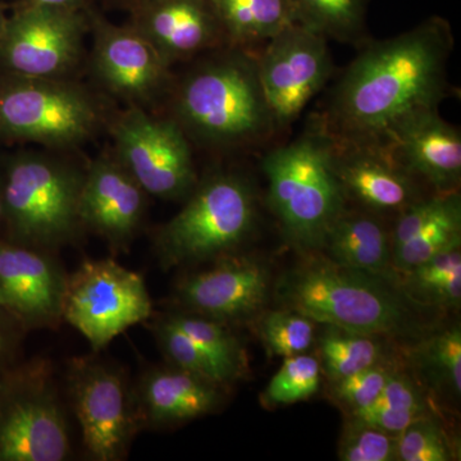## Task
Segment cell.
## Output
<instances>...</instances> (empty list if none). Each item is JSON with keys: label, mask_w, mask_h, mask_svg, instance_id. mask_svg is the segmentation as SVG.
<instances>
[{"label": "cell", "mask_w": 461, "mask_h": 461, "mask_svg": "<svg viewBox=\"0 0 461 461\" xmlns=\"http://www.w3.org/2000/svg\"><path fill=\"white\" fill-rule=\"evenodd\" d=\"M453 44L441 17L386 41H366L312 126L330 140L386 149L403 124L438 111L447 98Z\"/></svg>", "instance_id": "cell-1"}, {"label": "cell", "mask_w": 461, "mask_h": 461, "mask_svg": "<svg viewBox=\"0 0 461 461\" xmlns=\"http://www.w3.org/2000/svg\"><path fill=\"white\" fill-rule=\"evenodd\" d=\"M171 117L191 142L230 151L276 135L259 77L258 53L224 45L173 83Z\"/></svg>", "instance_id": "cell-2"}, {"label": "cell", "mask_w": 461, "mask_h": 461, "mask_svg": "<svg viewBox=\"0 0 461 461\" xmlns=\"http://www.w3.org/2000/svg\"><path fill=\"white\" fill-rule=\"evenodd\" d=\"M69 154L50 149L20 150L0 162L5 238L56 253L83 239L80 203L86 166Z\"/></svg>", "instance_id": "cell-3"}, {"label": "cell", "mask_w": 461, "mask_h": 461, "mask_svg": "<svg viewBox=\"0 0 461 461\" xmlns=\"http://www.w3.org/2000/svg\"><path fill=\"white\" fill-rule=\"evenodd\" d=\"M113 112L77 78L27 77L0 71V141L75 153Z\"/></svg>", "instance_id": "cell-4"}, {"label": "cell", "mask_w": 461, "mask_h": 461, "mask_svg": "<svg viewBox=\"0 0 461 461\" xmlns=\"http://www.w3.org/2000/svg\"><path fill=\"white\" fill-rule=\"evenodd\" d=\"M256 220L250 182L236 172L213 173L196 184L171 221L154 230V256L163 271L214 262L247 241Z\"/></svg>", "instance_id": "cell-5"}, {"label": "cell", "mask_w": 461, "mask_h": 461, "mask_svg": "<svg viewBox=\"0 0 461 461\" xmlns=\"http://www.w3.org/2000/svg\"><path fill=\"white\" fill-rule=\"evenodd\" d=\"M262 167L269 204L286 238L303 249L321 247L346 199L326 138L311 126L296 140L269 151Z\"/></svg>", "instance_id": "cell-6"}, {"label": "cell", "mask_w": 461, "mask_h": 461, "mask_svg": "<svg viewBox=\"0 0 461 461\" xmlns=\"http://www.w3.org/2000/svg\"><path fill=\"white\" fill-rule=\"evenodd\" d=\"M280 295L291 311L335 329L373 336L396 332L405 306L369 273L339 264H311L282 282Z\"/></svg>", "instance_id": "cell-7"}, {"label": "cell", "mask_w": 461, "mask_h": 461, "mask_svg": "<svg viewBox=\"0 0 461 461\" xmlns=\"http://www.w3.org/2000/svg\"><path fill=\"white\" fill-rule=\"evenodd\" d=\"M71 448L53 363L23 360L9 369L0 393V461H65Z\"/></svg>", "instance_id": "cell-8"}, {"label": "cell", "mask_w": 461, "mask_h": 461, "mask_svg": "<svg viewBox=\"0 0 461 461\" xmlns=\"http://www.w3.org/2000/svg\"><path fill=\"white\" fill-rule=\"evenodd\" d=\"M65 384L86 456L93 461L127 459L144 429L126 369L96 353L76 357L67 363Z\"/></svg>", "instance_id": "cell-9"}, {"label": "cell", "mask_w": 461, "mask_h": 461, "mask_svg": "<svg viewBox=\"0 0 461 461\" xmlns=\"http://www.w3.org/2000/svg\"><path fill=\"white\" fill-rule=\"evenodd\" d=\"M112 153L149 196L186 200L199 182L191 141L171 115L127 107L113 112L108 123Z\"/></svg>", "instance_id": "cell-10"}, {"label": "cell", "mask_w": 461, "mask_h": 461, "mask_svg": "<svg viewBox=\"0 0 461 461\" xmlns=\"http://www.w3.org/2000/svg\"><path fill=\"white\" fill-rule=\"evenodd\" d=\"M153 314L144 277L124 268L114 257L85 259L68 273L63 323L77 330L94 353L104 350L115 338L144 324Z\"/></svg>", "instance_id": "cell-11"}, {"label": "cell", "mask_w": 461, "mask_h": 461, "mask_svg": "<svg viewBox=\"0 0 461 461\" xmlns=\"http://www.w3.org/2000/svg\"><path fill=\"white\" fill-rule=\"evenodd\" d=\"M87 8L14 5L0 36V71L41 78H77L87 63Z\"/></svg>", "instance_id": "cell-12"}, {"label": "cell", "mask_w": 461, "mask_h": 461, "mask_svg": "<svg viewBox=\"0 0 461 461\" xmlns=\"http://www.w3.org/2000/svg\"><path fill=\"white\" fill-rule=\"evenodd\" d=\"M87 14L91 50L86 65L100 89L127 107L148 111L168 98L175 78L153 45L129 23L114 25L91 8Z\"/></svg>", "instance_id": "cell-13"}, {"label": "cell", "mask_w": 461, "mask_h": 461, "mask_svg": "<svg viewBox=\"0 0 461 461\" xmlns=\"http://www.w3.org/2000/svg\"><path fill=\"white\" fill-rule=\"evenodd\" d=\"M329 39L302 23H291L258 54L260 83L276 133L290 129L333 74Z\"/></svg>", "instance_id": "cell-14"}, {"label": "cell", "mask_w": 461, "mask_h": 461, "mask_svg": "<svg viewBox=\"0 0 461 461\" xmlns=\"http://www.w3.org/2000/svg\"><path fill=\"white\" fill-rule=\"evenodd\" d=\"M67 280L56 251L18 244L0 232V305L27 332L63 323Z\"/></svg>", "instance_id": "cell-15"}, {"label": "cell", "mask_w": 461, "mask_h": 461, "mask_svg": "<svg viewBox=\"0 0 461 461\" xmlns=\"http://www.w3.org/2000/svg\"><path fill=\"white\" fill-rule=\"evenodd\" d=\"M149 195L112 150L86 165L80 215L85 232L104 240L112 256L129 253L144 227Z\"/></svg>", "instance_id": "cell-16"}, {"label": "cell", "mask_w": 461, "mask_h": 461, "mask_svg": "<svg viewBox=\"0 0 461 461\" xmlns=\"http://www.w3.org/2000/svg\"><path fill=\"white\" fill-rule=\"evenodd\" d=\"M214 262L177 282L175 309L226 324L258 313L268 296V272L262 264L235 253Z\"/></svg>", "instance_id": "cell-17"}, {"label": "cell", "mask_w": 461, "mask_h": 461, "mask_svg": "<svg viewBox=\"0 0 461 461\" xmlns=\"http://www.w3.org/2000/svg\"><path fill=\"white\" fill-rule=\"evenodd\" d=\"M130 14L129 25L169 67L227 45L209 0H144Z\"/></svg>", "instance_id": "cell-18"}, {"label": "cell", "mask_w": 461, "mask_h": 461, "mask_svg": "<svg viewBox=\"0 0 461 461\" xmlns=\"http://www.w3.org/2000/svg\"><path fill=\"white\" fill-rule=\"evenodd\" d=\"M326 140L345 198L351 196L375 214L400 213L421 199L414 176L386 149Z\"/></svg>", "instance_id": "cell-19"}, {"label": "cell", "mask_w": 461, "mask_h": 461, "mask_svg": "<svg viewBox=\"0 0 461 461\" xmlns=\"http://www.w3.org/2000/svg\"><path fill=\"white\" fill-rule=\"evenodd\" d=\"M145 429H165L212 414L223 402L224 386L171 364L145 366L133 382Z\"/></svg>", "instance_id": "cell-20"}, {"label": "cell", "mask_w": 461, "mask_h": 461, "mask_svg": "<svg viewBox=\"0 0 461 461\" xmlns=\"http://www.w3.org/2000/svg\"><path fill=\"white\" fill-rule=\"evenodd\" d=\"M386 150L415 178L437 193L456 191L461 180V135L438 111L418 115L403 124Z\"/></svg>", "instance_id": "cell-21"}, {"label": "cell", "mask_w": 461, "mask_h": 461, "mask_svg": "<svg viewBox=\"0 0 461 461\" xmlns=\"http://www.w3.org/2000/svg\"><path fill=\"white\" fill-rule=\"evenodd\" d=\"M321 247L339 266L369 275L386 272L393 258L390 233L372 212H342Z\"/></svg>", "instance_id": "cell-22"}, {"label": "cell", "mask_w": 461, "mask_h": 461, "mask_svg": "<svg viewBox=\"0 0 461 461\" xmlns=\"http://www.w3.org/2000/svg\"><path fill=\"white\" fill-rule=\"evenodd\" d=\"M227 45L257 51L296 23L290 0H209Z\"/></svg>", "instance_id": "cell-23"}, {"label": "cell", "mask_w": 461, "mask_h": 461, "mask_svg": "<svg viewBox=\"0 0 461 461\" xmlns=\"http://www.w3.org/2000/svg\"><path fill=\"white\" fill-rule=\"evenodd\" d=\"M163 314L199 346L213 364L224 386L245 375L247 359L244 348L226 323L177 309Z\"/></svg>", "instance_id": "cell-24"}, {"label": "cell", "mask_w": 461, "mask_h": 461, "mask_svg": "<svg viewBox=\"0 0 461 461\" xmlns=\"http://www.w3.org/2000/svg\"><path fill=\"white\" fill-rule=\"evenodd\" d=\"M296 23L324 38L362 47L366 35L368 0H290Z\"/></svg>", "instance_id": "cell-25"}, {"label": "cell", "mask_w": 461, "mask_h": 461, "mask_svg": "<svg viewBox=\"0 0 461 461\" xmlns=\"http://www.w3.org/2000/svg\"><path fill=\"white\" fill-rule=\"evenodd\" d=\"M424 402L411 379L393 375L387 379L377 399L355 411V420L391 435L399 436L412 421L424 417Z\"/></svg>", "instance_id": "cell-26"}, {"label": "cell", "mask_w": 461, "mask_h": 461, "mask_svg": "<svg viewBox=\"0 0 461 461\" xmlns=\"http://www.w3.org/2000/svg\"><path fill=\"white\" fill-rule=\"evenodd\" d=\"M457 241H461V203L459 194L454 193L432 222L414 238L393 249V258L400 269L409 272Z\"/></svg>", "instance_id": "cell-27"}, {"label": "cell", "mask_w": 461, "mask_h": 461, "mask_svg": "<svg viewBox=\"0 0 461 461\" xmlns=\"http://www.w3.org/2000/svg\"><path fill=\"white\" fill-rule=\"evenodd\" d=\"M327 375L333 381L348 377L377 364L381 348L371 336L330 327L320 341Z\"/></svg>", "instance_id": "cell-28"}, {"label": "cell", "mask_w": 461, "mask_h": 461, "mask_svg": "<svg viewBox=\"0 0 461 461\" xmlns=\"http://www.w3.org/2000/svg\"><path fill=\"white\" fill-rule=\"evenodd\" d=\"M461 241L411 269L415 293L445 305H457L461 297Z\"/></svg>", "instance_id": "cell-29"}, {"label": "cell", "mask_w": 461, "mask_h": 461, "mask_svg": "<svg viewBox=\"0 0 461 461\" xmlns=\"http://www.w3.org/2000/svg\"><path fill=\"white\" fill-rule=\"evenodd\" d=\"M144 324L156 339L158 348L165 357L166 363L211 379L215 384H222L220 375L208 357L165 314L154 313L153 317Z\"/></svg>", "instance_id": "cell-30"}, {"label": "cell", "mask_w": 461, "mask_h": 461, "mask_svg": "<svg viewBox=\"0 0 461 461\" xmlns=\"http://www.w3.org/2000/svg\"><path fill=\"white\" fill-rule=\"evenodd\" d=\"M320 362L309 355L286 357L269 382L264 400L271 405H290L313 396L320 387Z\"/></svg>", "instance_id": "cell-31"}, {"label": "cell", "mask_w": 461, "mask_h": 461, "mask_svg": "<svg viewBox=\"0 0 461 461\" xmlns=\"http://www.w3.org/2000/svg\"><path fill=\"white\" fill-rule=\"evenodd\" d=\"M260 333L272 354L294 357L311 348L314 339V321L295 311L272 312L264 317Z\"/></svg>", "instance_id": "cell-32"}, {"label": "cell", "mask_w": 461, "mask_h": 461, "mask_svg": "<svg viewBox=\"0 0 461 461\" xmlns=\"http://www.w3.org/2000/svg\"><path fill=\"white\" fill-rule=\"evenodd\" d=\"M399 460L448 461L453 450L447 437L436 421L421 417L397 436Z\"/></svg>", "instance_id": "cell-33"}, {"label": "cell", "mask_w": 461, "mask_h": 461, "mask_svg": "<svg viewBox=\"0 0 461 461\" xmlns=\"http://www.w3.org/2000/svg\"><path fill=\"white\" fill-rule=\"evenodd\" d=\"M355 423L342 437L339 459L345 461L399 460L397 436L384 432L363 421Z\"/></svg>", "instance_id": "cell-34"}, {"label": "cell", "mask_w": 461, "mask_h": 461, "mask_svg": "<svg viewBox=\"0 0 461 461\" xmlns=\"http://www.w3.org/2000/svg\"><path fill=\"white\" fill-rule=\"evenodd\" d=\"M433 372L451 388L455 395L461 391V330L459 327L445 330L430 339L427 348Z\"/></svg>", "instance_id": "cell-35"}, {"label": "cell", "mask_w": 461, "mask_h": 461, "mask_svg": "<svg viewBox=\"0 0 461 461\" xmlns=\"http://www.w3.org/2000/svg\"><path fill=\"white\" fill-rule=\"evenodd\" d=\"M390 375L387 369L375 364L364 371L336 381L335 395L353 412L362 411L377 399Z\"/></svg>", "instance_id": "cell-36"}, {"label": "cell", "mask_w": 461, "mask_h": 461, "mask_svg": "<svg viewBox=\"0 0 461 461\" xmlns=\"http://www.w3.org/2000/svg\"><path fill=\"white\" fill-rule=\"evenodd\" d=\"M27 333L23 324L0 305V371H7L23 362Z\"/></svg>", "instance_id": "cell-37"}, {"label": "cell", "mask_w": 461, "mask_h": 461, "mask_svg": "<svg viewBox=\"0 0 461 461\" xmlns=\"http://www.w3.org/2000/svg\"><path fill=\"white\" fill-rule=\"evenodd\" d=\"M17 5L58 9H80L85 7V0H21Z\"/></svg>", "instance_id": "cell-38"}, {"label": "cell", "mask_w": 461, "mask_h": 461, "mask_svg": "<svg viewBox=\"0 0 461 461\" xmlns=\"http://www.w3.org/2000/svg\"><path fill=\"white\" fill-rule=\"evenodd\" d=\"M3 222H5V185H3V173L0 168V232H2Z\"/></svg>", "instance_id": "cell-39"}, {"label": "cell", "mask_w": 461, "mask_h": 461, "mask_svg": "<svg viewBox=\"0 0 461 461\" xmlns=\"http://www.w3.org/2000/svg\"><path fill=\"white\" fill-rule=\"evenodd\" d=\"M111 2L114 3V5H121V7L127 8L130 11V9L140 5L144 0H111Z\"/></svg>", "instance_id": "cell-40"}, {"label": "cell", "mask_w": 461, "mask_h": 461, "mask_svg": "<svg viewBox=\"0 0 461 461\" xmlns=\"http://www.w3.org/2000/svg\"><path fill=\"white\" fill-rule=\"evenodd\" d=\"M5 21H7V16H5V7L0 2V36H2L3 29H5Z\"/></svg>", "instance_id": "cell-41"}, {"label": "cell", "mask_w": 461, "mask_h": 461, "mask_svg": "<svg viewBox=\"0 0 461 461\" xmlns=\"http://www.w3.org/2000/svg\"><path fill=\"white\" fill-rule=\"evenodd\" d=\"M8 372L9 369H7V371H0V393H2L3 388L5 386V382H7Z\"/></svg>", "instance_id": "cell-42"}]
</instances>
